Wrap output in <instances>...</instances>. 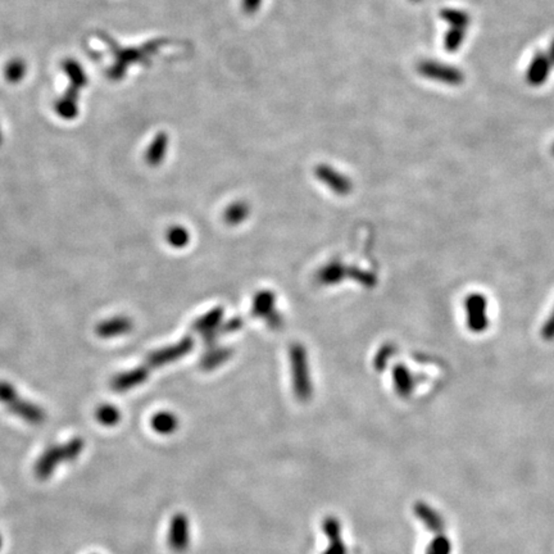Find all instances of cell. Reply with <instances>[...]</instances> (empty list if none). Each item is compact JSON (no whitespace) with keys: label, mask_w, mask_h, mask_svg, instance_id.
<instances>
[{"label":"cell","mask_w":554,"mask_h":554,"mask_svg":"<svg viewBox=\"0 0 554 554\" xmlns=\"http://www.w3.org/2000/svg\"><path fill=\"white\" fill-rule=\"evenodd\" d=\"M85 451V440L83 438H72L63 444L49 445L44 452L39 455L34 466V472L39 480H48L54 475L61 464L74 462L80 458Z\"/></svg>","instance_id":"6da1fadb"},{"label":"cell","mask_w":554,"mask_h":554,"mask_svg":"<svg viewBox=\"0 0 554 554\" xmlns=\"http://www.w3.org/2000/svg\"><path fill=\"white\" fill-rule=\"evenodd\" d=\"M0 403L8 409L12 415L25 421L28 425L40 426L45 422L46 412L43 407L21 397L12 384L0 381Z\"/></svg>","instance_id":"7a4b0ae2"},{"label":"cell","mask_w":554,"mask_h":554,"mask_svg":"<svg viewBox=\"0 0 554 554\" xmlns=\"http://www.w3.org/2000/svg\"><path fill=\"white\" fill-rule=\"evenodd\" d=\"M107 39V43L111 45L112 50L116 54V65L112 67L110 70V76L114 80H119L123 74L126 68L132 63H138L140 61H148L147 56L156 52L159 46L162 45V43H152L148 45L141 48V49H121L120 46L114 43H112L111 39L104 37Z\"/></svg>","instance_id":"3957f363"},{"label":"cell","mask_w":554,"mask_h":554,"mask_svg":"<svg viewBox=\"0 0 554 554\" xmlns=\"http://www.w3.org/2000/svg\"><path fill=\"white\" fill-rule=\"evenodd\" d=\"M466 321L470 331L475 334L484 333L489 326L488 300L480 293H472L464 300Z\"/></svg>","instance_id":"277c9868"},{"label":"cell","mask_w":554,"mask_h":554,"mask_svg":"<svg viewBox=\"0 0 554 554\" xmlns=\"http://www.w3.org/2000/svg\"><path fill=\"white\" fill-rule=\"evenodd\" d=\"M418 72L427 79L436 80L440 83L460 86L464 81V74L461 70L452 65L438 63L435 61H425L418 65Z\"/></svg>","instance_id":"5b68a950"},{"label":"cell","mask_w":554,"mask_h":554,"mask_svg":"<svg viewBox=\"0 0 554 554\" xmlns=\"http://www.w3.org/2000/svg\"><path fill=\"white\" fill-rule=\"evenodd\" d=\"M293 356V382L296 397L300 400H307L312 394V385L309 379V372L307 367L305 351L302 348H294Z\"/></svg>","instance_id":"8992f818"},{"label":"cell","mask_w":554,"mask_h":554,"mask_svg":"<svg viewBox=\"0 0 554 554\" xmlns=\"http://www.w3.org/2000/svg\"><path fill=\"white\" fill-rule=\"evenodd\" d=\"M168 545L176 553H184L190 545V521L184 513L175 515L168 529Z\"/></svg>","instance_id":"52a82bcc"},{"label":"cell","mask_w":554,"mask_h":554,"mask_svg":"<svg viewBox=\"0 0 554 554\" xmlns=\"http://www.w3.org/2000/svg\"><path fill=\"white\" fill-rule=\"evenodd\" d=\"M149 376L148 367L140 366L136 369H130L126 372H121L116 375L111 381V388L116 393H126L131 389L138 388V385L144 384Z\"/></svg>","instance_id":"ba28073f"},{"label":"cell","mask_w":554,"mask_h":554,"mask_svg":"<svg viewBox=\"0 0 554 554\" xmlns=\"http://www.w3.org/2000/svg\"><path fill=\"white\" fill-rule=\"evenodd\" d=\"M134 327L132 320L127 316H116L110 320L98 323L95 333L102 339H112L131 333Z\"/></svg>","instance_id":"9c48e42d"},{"label":"cell","mask_w":554,"mask_h":554,"mask_svg":"<svg viewBox=\"0 0 554 554\" xmlns=\"http://www.w3.org/2000/svg\"><path fill=\"white\" fill-rule=\"evenodd\" d=\"M190 348H192V342L189 339H185L183 342H178L177 345H172V347L152 353L149 356L148 365L150 367H159L163 365H168L177 358L183 357L184 354L190 351Z\"/></svg>","instance_id":"30bf717a"},{"label":"cell","mask_w":554,"mask_h":554,"mask_svg":"<svg viewBox=\"0 0 554 554\" xmlns=\"http://www.w3.org/2000/svg\"><path fill=\"white\" fill-rule=\"evenodd\" d=\"M551 62L544 53H537L527 68L526 80L531 86H542L551 72Z\"/></svg>","instance_id":"8fae6325"},{"label":"cell","mask_w":554,"mask_h":554,"mask_svg":"<svg viewBox=\"0 0 554 554\" xmlns=\"http://www.w3.org/2000/svg\"><path fill=\"white\" fill-rule=\"evenodd\" d=\"M178 418L177 416L174 415L172 412H158L156 415L150 418V426L153 429L154 433L159 435H168L175 434L176 430L178 429Z\"/></svg>","instance_id":"7c38bea8"},{"label":"cell","mask_w":554,"mask_h":554,"mask_svg":"<svg viewBox=\"0 0 554 554\" xmlns=\"http://www.w3.org/2000/svg\"><path fill=\"white\" fill-rule=\"evenodd\" d=\"M79 92L70 88L65 95L56 103V111L63 120H74L79 114Z\"/></svg>","instance_id":"4fadbf2b"},{"label":"cell","mask_w":554,"mask_h":554,"mask_svg":"<svg viewBox=\"0 0 554 554\" xmlns=\"http://www.w3.org/2000/svg\"><path fill=\"white\" fill-rule=\"evenodd\" d=\"M317 176L322 180L323 183H326L330 187H333L335 192L348 193L351 190V183L344 176L335 172L330 167H320L317 170Z\"/></svg>","instance_id":"5bb4252c"},{"label":"cell","mask_w":554,"mask_h":554,"mask_svg":"<svg viewBox=\"0 0 554 554\" xmlns=\"http://www.w3.org/2000/svg\"><path fill=\"white\" fill-rule=\"evenodd\" d=\"M167 147H168V138L165 132H159L156 138H153L150 147L147 150V162L150 166H159L161 162L166 157Z\"/></svg>","instance_id":"9a60e30c"},{"label":"cell","mask_w":554,"mask_h":554,"mask_svg":"<svg viewBox=\"0 0 554 554\" xmlns=\"http://www.w3.org/2000/svg\"><path fill=\"white\" fill-rule=\"evenodd\" d=\"M62 67H63V71L67 74V77L70 79V83H71L70 88L79 92L80 89L86 86L88 76L79 62H76L74 59H65Z\"/></svg>","instance_id":"2e32d148"},{"label":"cell","mask_w":554,"mask_h":554,"mask_svg":"<svg viewBox=\"0 0 554 554\" xmlns=\"http://www.w3.org/2000/svg\"><path fill=\"white\" fill-rule=\"evenodd\" d=\"M120 409L113 404H102L95 411L96 421L104 427H114L119 425L121 421Z\"/></svg>","instance_id":"e0dca14e"},{"label":"cell","mask_w":554,"mask_h":554,"mask_svg":"<svg viewBox=\"0 0 554 554\" xmlns=\"http://www.w3.org/2000/svg\"><path fill=\"white\" fill-rule=\"evenodd\" d=\"M26 72H28V65L25 63V61L19 58L10 61L4 70L6 79L12 83H19L26 76Z\"/></svg>","instance_id":"ac0fdd59"},{"label":"cell","mask_w":554,"mask_h":554,"mask_svg":"<svg viewBox=\"0 0 554 554\" xmlns=\"http://www.w3.org/2000/svg\"><path fill=\"white\" fill-rule=\"evenodd\" d=\"M440 16L452 28H464V30L470 25V21H471L469 13H466L464 10H452V8L442 10Z\"/></svg>","instance_id":"d6986e66"},{"label":"cell","mask_w":554,"mask_h":554,"mask_svg":"<svg viewBox=\"0 0 554 554\" xmlns=\"http://www.w3.org/2000/svg\"><path fill=\"white\" fill-rule=\"evenodd\" d=\"M464 37H466V30H464V28H451V30L448 31V34L445 35V39H444V46H445V49H447L449 53L457 52V50L461 48L462 44H463Z\"/></svg>","instance_id":"ffe728a7"},{"label":"cell","mask_w":554,"mask_h":554,"mask_svg":"<svg viewBox=\"0 0 554 554\" xmlns=\"http://www.w3.org/2000/svg\"><path fill=\"white\" fill-rule=\"evenodd\" d=\"M394 381L397 387L398 393L402 396H407L412 389V378L406 367L398 366L394 372Z\"/></svg>","instance_id":"44dd1931"},{"label":"cell","mask_w":554,"mask_h":554,"mask_svg":"<svg viewBox=\"0 0 554 554\" xmlns=\"http://www.w3.org/2000/svg\"><path fill=\"white\" fill-rule=\"evenodd\" d=\"M323 534L330 540L342 539V524L336 517H326L322 522Z\"/></svg>","instance_id":"7402d4cb"},{"label":"cell","mask_w":554,"mask_h":554,"mask_svg":"<svg viewBox=\"0 0 554 554\" xmlns=\"http://www.w3.org/2000/svg\"><path fill=\"white\" fill-rule=\"evenodd\" d=\"M167 240L174 248H183L189 241V234L183 227L175 226L167 232Z\"/></svg>","instance_id":"603a6c76"},{"label":"cell","mask_w":554,"mask_h":554,"mask_svg":"<svg viewBox=\"0 0 554 554\" xmlns=\"http://www.w3.org/2000/svg\"><path fill=\"white\" fill-rule=\"evenodd\" d=\"M248 214V207L245 204H232L226 212V220L230 223H238L243 221Z\"/></svg>","instance_id":"cb8c5ba5"},{"label":"cell","mask_w":554,"mask_h":554,"mask_svg":"<svg viewBox=\"0 0 554 554\" xmlns=\"http://www.w3.org/2000/svg\"><path fill=\"white\" fill-rule=\"evenodd\" d=\"M274 302H275L274 296L269 294V293H263V294L257 296V299H256V302H254V311H256V314H267L268 309L272 308Z\"/></svg>","instance_id":"d4e9b609"},{"label":"cell","mask_w":554,"mask_h":554,"mask_svg":"<svg viewBox=\"0 0 554 554\" xmlns=\"http://www.w3.org/2000/svg\"><path fill=\"white\" fill-rule=\"evenodd\" d=\"M323 554H348L347 546L342 542V537L336 539V540H330Z\"/></svg>","instance_id":"484cf974"},{"label":"cell","mask_w":554,"mask_h":554,"mask_svg":"<svg viewBox=\"0 0 554 554\" xmlns=\"http://www.w3.org/2000/svg\"><path fill=\"white\" fill-rule=\"evenodd\" d=\"M542 336L545 340H554V309L542 327Z\"/></svg>","instance_id":"4316f807"},{"label":"cell","mask_w":554,"mask_h":554,"mask_svg":"<svg viewBox=\"0 0 554 554\" xmlns=\"http://www.w3.org/2000/svg\"><path fill=\"white\" fill-rule=\"evenodd\" d=\"M262 0H243V10L245 13H254L258 10Z\"/></svg>","instance_id":"83f0119b"},{"label":"cell","mask_w":554,"mask_h":554,"mask_svg":"<svg viewBox=\"0 0 554 554\" xmlns=\"http://www.w3.org/2000/svg\"><path fill=\"white\" fill-rule=\"evenodd\" d=\"M548 59H549V62H551V65H554V40L552 41V44L549 46V50H548Z\"/></svg>","instance_id":"f1b7e54d"},{"label":"cell","mask_w":554,"mask_h":554,"mask_svg":"<svg viewBox=\"0 0 554 554\" xmlns=\"http://www.w3.org/2000/svg\"><path fill=\"white\" fill-rule=\"evenodd\" d=\"M1 548H3V537L0 535V551H1Z\"/></svg>","instance_id":"f546056e"},{"label":"cell","mask_w":554,"mask_h":554,"mask_svg":"<svg viewBox=\"0 0 554 554\" xmlns=\"http://www.w3.org/2000/svg\"><path fill=\"white\" fill-rule=\"evenodd\" d=\"M1 141H3V135H1V129H0V145H1Z\"/></svg>","instance_id":"4dcf8cb0"},{"label":"cell","mask_w":554,"mask_h":554,"mask_svg":"<svg viewBox=\"0 0 554 554\" xmlns=\"http://www.w3.org/2000/svg\"><path fill=\"white\" fill-rule=\"evenodd\" d=\"M552 153H553V156H554V145H553V148H552Z\"/></svg>","instance_id":"1f68e13d"},{"label":"cell","mask_w":554,"mask_h":554,"mask_svg":"<svg viewBox=\"0 0 554 554\" xmlns=\"http://www.w3.org/2000/svg\"><path fill=\"white\" fill-rule=\"evenodd\" d=\"M412 1H420V0H412Z\"/></svg>","instance_id":"d6a6232c"}]
</instances>
